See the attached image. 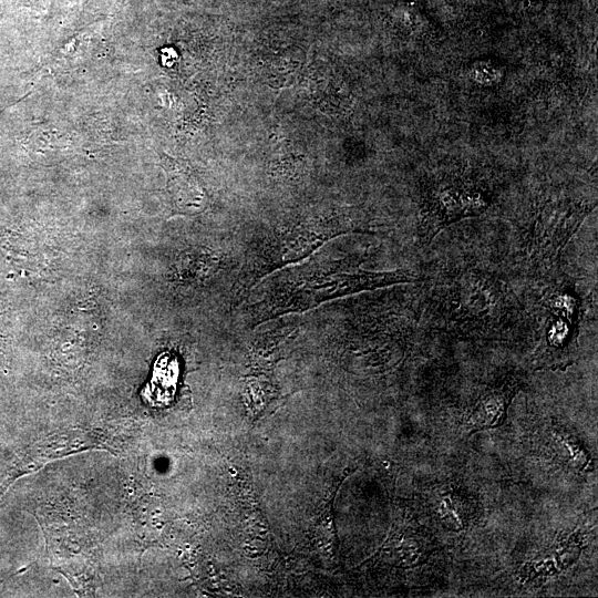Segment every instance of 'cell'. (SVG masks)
I'll list each match as a JSON object with an SVG mask.
<instances>
[{
    "mask_svg": "<svg viewBox=\"0 0 598 598\" xmlns=\"http://www.w3.org/2000/svg\"><path fill=\"white\" fill-rule=\"evenodd\" d=\"M518 389L516 378L506 377L483 390L468 411V432L499 426Z\"/></svg>",
    "mask_w": 598,
    "mask_h": 598,
    "instance_id": "5b68a950",
    "label": "cell"
},
{
    "mask_svg": "<svg viewBox=\"0 0 598 598\" xmlns=\"http://www.w3.org/2000/svg\"><path fill=\"white\" fill-rule=\"evenodd\" d=\"M582 316L581 300L573 283L558 281L543 295L538 347L540 361L557 363L567 361L576 350L579 322Z\"/></svg>",
    "mask_w": 598,
    "mask_h": 598,
    "instance_id": "3957f363",
    "label": "cell"
},
{
    "mask_svg": "<svg viewBox=\"0 0 598 598\" xmlns=\"http://www.w3.org/2000/svg\"><path fill=\"white\" fill-rule=\"evenodd\" d=\"M452 305L446 309L450 324L457 328L485 331L505 323V317L514 312V302L505 286L496 278L466 271L456 278L452 287Z\"/></svg>",
    "mask_w": 598,
    "mask_h": 598,
    "instance_id": "7a4b0ae2",
    "label": "cell"
},
{
    "mask_svg": "<svg viewBox=\"0 0 598 598\" xmlns=\"http://www.w3.org/2000/svg\"><path fill=\"white\" fill-rule=\"evenodd\" d=\"M416 280L411 270L369 271L350 259L309 262L272 277L260 300L252 305L251 317L262 321L338 297Z\"/></svg>",
    "mask_w": 598,
    "mask_h": 598,
    "instance_id": "6da1fadb",
    "label": "cell"
},
{
    "mask_svg": "<svg viewBox=\"0 0 598 598\" xmlns=\"http://www.w3.org/2000/svg\"><path fill=\"white\" fill-rule=\"evenodd\" d=\"M486 206L483 195L471 186L453 181L437 184L423 198L416 235L420 245L427 246L442 229L481 214Z\"/></svg>",
    "mask_w": 598,
    "mask_h": 598,
    "instance_id": "277c9868",
    "label": "cell"
},
{
    "mask_svg": "<svg viewBox=\"0 0 598 598\" xmlns=\"http://www.w3.org/2000/svg\"><path fill=\"white\" fill-rule=\"evenodd\" d=\"M460 503L451 494L444 495L437 505L440 518L450 529H461L464 526Z\"/></svg>",
    "mask_w": 598,
    "mask_h": 598,
    "instance_id": "8992f818",
    "label": "cell"
}]
</instances>
